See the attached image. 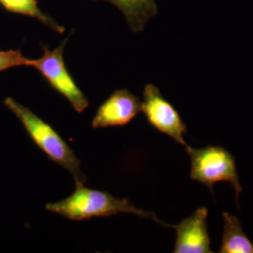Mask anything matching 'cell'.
I'll use <instances>...</instances> for the list:
<instances>
[{"instance_id":"obj_1","label":"cell","mask_w":253,"mask_h":253,"mask_svg":"<svg viewBox=\"0 0 253 253\" xmlns=\"http://www.w3.org/2000/svg\"><path fill=\"white\" fill-rule=\"evenodd\" d=\"M45 209L74 221L118 214H132L150 218L162 226L172 228V225L158 218L153 212L136 208L126 198L118 199L106 191L88 189L83 184H76L74 192L66 199L47 204Z\"/></svg>"},{"instance_id":"obj_2","label":"cell","mask_w":253,"mask_h":253,"mask_svg":"<svg viewBox=\"0 0 253 253\" xmlns=\"http://www.w3.org/2000/svg\"><path fill=\"white\" fill-rule=\"evenodd\" d=\"M4 105L18 118L31 140L50 161L71 172L75 184L84 185L86 182L87 178L82 172L80 161L53 126L13 98H6Z\"/></svg>"},{"instance_id":"obj_3","label":"cell","mask_w":253,"mask_h":253,"mask_svg":"<svg viewBox=\"0 0 253 253\" xmlns=\"http://www.w3.org/2000/svg\"><path fill=\"white\" fill-rule=\"evenodd\" d=\"M190 155L191 180L205 185L212 193L213 187L219 182H228L234 188L235 200L238 203L242 186L236 169L235 156L220 145H208L202 148L186 147Z\"/></svg>"},{"instance_id":"obj_4","label":"cell","mask_w":253,"mask_h":253,"mask_svg":"<svg viewBox=\"0 0 253 253\" xmlns=\"http://www.w3.org/2000/svg\"><path fill=\"white\" fill-rule=\"evenodd\" d=\"M72 34L73 32L54 50L42 44L43 55L38 59H31L30 67L35 68L54 90L68 100L77 113H82L88 107L89 101L74 81L64 60V49Z\"/></svg>"},{"instance_id":"obj_5","label":"cell","mask_w":253,"mask_h":253,"mask_svg":"<svg viewBox=\"0 0 253 253\" xmlns=\"http://www.w3.org/2000/svg\"><path fill=\"white\" fill-rule=\"evenodd\" d=\"M141 111L144 113L147 122L158 131L169 136L179 145L188 146L184 135L187 133V126L180 114L166 100L160 89L154 84H148L143 92Z\"/></svg>"},{"instance_id":"obj_6","label":"cell","mask_w":253,"mask_h":253,"mask_svg":"<svg viewBox=\"0 0 253 253\" xmlns=\"http://www.w3.org/2000/svg\"><path fill=\"white\" fill-rule=\"evenodd\" d=\"M208 210L196 209L192 215L172 225L176 232L174 253H211V238L208 229Z\"/></svg>"},{"instance_id":"obj_7","label":"cell","mask_w":253,"mask_h":253,"mask_svg":"<svg viewBox=\"0 0 253 253\" xmlns=\"http://www.w3.org/2000/svg\"><path fill=\"white\" fill-rule=\"evenodd\" d=\"M141 101L127 89L114 91L97 110L92 120L94 128L126 126L141 112Z\"/></svg>"},{"instance_id":"obj_8","label":"cell","mask_w":253,"mask_h":253,"mask_svg":"<svg viewBox=\"0 0 253 253\" xmlns=\"http://www.w3.org/2000/svg\"><path fill=\"white\" fill-rule=\"evenodd\" d=\"M99 1V0H94ZM122 11L132 32H141L145 24L158 13L156 0H103Z\"/></svg>"},{"instance_id":"obj_9","label":"cell","mask_w":253,"mask_h":253,"mask_svg":"<svg viewBox=\"0 0 253 253\" xmlns=\"http://www.w3.org/2000/svg\"><path fill=\"white\" fill-rule=\"evenodd\" d=\"M223 233L219 253H253V243L243 231L237 217L228 213H222Z\"/></svg>"},{"instance_id":"obj_10","label":"cell","mask_w":253,"mask_h":253,"mask_svg":"<svg viewBox=\"0 0 253 253\" xmlns=\"http://www.w3.org/2000/svg\"><path fill=\"white\" fill-rule=\"evenodd\" d=\"M0 7L9 13H15L39 20L58 34H63L65 28L39 7L38 0H0Z\"/></svg>"},{"instance_id":"obj_11","label":"cell","mask_w":253,"mask_h":253,"mask_svg":"<svg viewBox=\"0 0 253 253\" xmlns=\"http://www.w3.org/2000/svg\"><path fill=\"white\" fill-rule=\"evenodd\" d=\"M30 64L31 59L26 57L21 49L0 50V73L22 66L30 67Z\"/></svg>"}]
</instances>
